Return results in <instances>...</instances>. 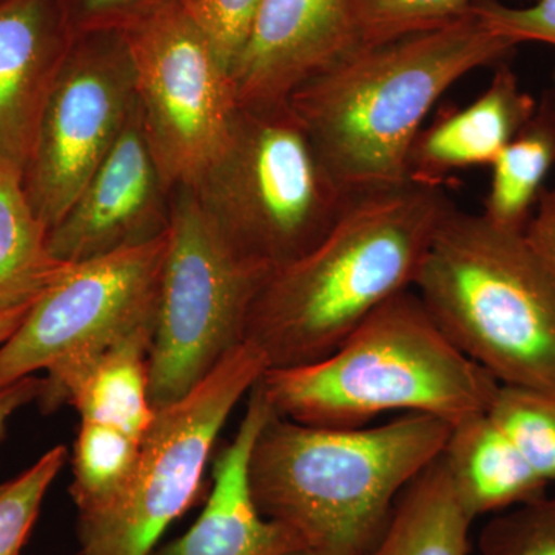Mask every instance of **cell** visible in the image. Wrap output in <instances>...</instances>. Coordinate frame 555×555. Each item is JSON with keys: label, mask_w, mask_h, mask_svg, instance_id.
<instances>
[{"label": "cell", "mask_w": 555, "mask_h": 555, "mask_svg": "<svg viewBox=\"0 0 555 555\" xmlns=\"http://www.w3.org/2000/svg\"><path fill=\"white\" fill-rule=\"evenodd\" d=\"M155 331L142 332L76 366L42 378L43 411L69 404L80 422L118 427L142 440L155 418L150 400V350Z\"/></svg>", "instance_id": "cell-17"}, {"label": "cell", "mask_w": 555, "mask_h": 555, "mask_svg": "<svg viewBox=\"0 0 555 555\" xmlns=\"http://www.w3.org/2000/svg\"><path fill=\"white\" fill-rule=\"evenodd\" d=\"M122 36L160 178L171 193L192 189L224 150L238 116L230 69L178 0H167Z\"/></svg>", "instance_id": "cell-9"}, {"label": "cell", "mask_w": 555, "mask_h": 555, "mask_svg": "<svg viewBox=\"0 0 555 555\" xmlns=\"http://www.w3.org/2000/svg\"><path fill=\"white\" fill-rule=\"evenodd\" d=\"M477 543L481 555H555V492L495 514Z\"/></svg>", "instance_id": "cell-26"}, {"label": "cell", "mask_w": 555, "mask_h": 555, "mask_svg": "<svg viewBox=\"0 0 555 555\" xmlns=\"http://www.w3.org/2000/svg\"><path fill=\"white\" fill-rule=\"evenodd\" d=\"M269 364L244 341L188 396L156 409L127 483L107 503L78 513L80 555H150L195 503L219 433Z\"/></svg>", "instance_id": "cell-7"}, {"label": "cell", "mask_w": 555, "mask_h": 555, "mask_svg": "<svg viewBox=\"0 0 555 555\" xmlns=\"http://www.w3.org/2000/svg\"><path fill=\"white\" fill-rule=\"evenodd\" d=\"M474 521L440 455L404 489L385 531L364 555H469Z\"/></svg>", "instance_id": "cell-19"}, {"label": "cell", "mask_w": 555, "mask_h": 555, "mask_svg": "<svg viewBox=\"0 0 555 555\" xmlns=\"http://www.w3.org/2000/svg\"><path fill=\"white\" fill-rule=\"evenodd\" d=\"M554 166L555 89H547L531 118L492 164L481 215L499 228L524 232Z\"/></svg>", "instance_id": "cell-21"}, {"label": "cell", "mask_w": 555, "mask_h": 555, "mask_svg": "<svg viewBox=\"0 0 555 555\" xmlns=\"http://www.w3.org/2000/svg\"><path fill=\"white\" fill-rule=\"evenodd\" d=\"M258 383L248 393L235 437L215 459L214 488L198 520L150 555H287L306 550L292 529L262 516L251 492V449L273 414Z\"/></svg>", "instance_id": "cell-14"}, {"label": "cell", "mask_w": 555, "mask_h": 555, "mask_svg": "<svg viewBox=\"0 0 555 555\" xmlns=\"http://www.w3.org/2000/svg\"><path fill=\"white\" fill-rule=\"evenodd\" d=\"M166 251L167 232L69 266L0 345V389L38 371L76 366L155 331Z\"/></svg>", "instance_id": "cell-10"}, {"label": "cell", "mask_w": 555, "mask_h": 555, "mask_svg": "<svg viewBox=\"0 0 555 555\" xmlns=\"http://www.w3.org/2000/svg\"><path fill=\"white\" fill-rule=\"evenodd\" d=\"M444 466L469 516H495L550 492L488 412L451 426Z\"/></svg>", "instance_id": "cell-18"}, {"label": "cell", "mask_w": 555, "mask_h": 555, "mask_svg": "<svg viewBox=\"0 0 555 555\" xmlns=\"http://www.w3.org/2000/svg\"><path fill=\"white\" fill-rule=\"evenodd\" d=\"M137 105L122 33L73 38L40 113L24 185L40 221L56 228L107 158Z\"/></svg>", "instance_id": "cell-11"}, {"label": "cell", "mask_w": 555, "mask_h": 555, "mask_svg": "<svg viewBox=\"0 0 555 555\" xmlns=\"http://www.w3.org/2000/svg\"><path fill=\"white\" fill-rule=\"evenodd\" d=\"M40 389H42V378H36L35 375L0 389V440L5 437L11 416L33 400H38Z\"/></svg>", "instance_id": "cell-31"}, {"label": "cell", "mask_w": 555, "mask_h": 555, "mask_svg": "<svg viewBox=\"0 0 555 555\" xmlns=\"http://www.w3.org/2000/svg\"><path fill=\"white\" fill-rule=\"evenodd\" d=\"M142 440L118 427L80 422L73 447L69 494L78 513L107 503L122 488L137 465Z\"/></svg>", "instance_id": "cell-22"}, {"label": "cell", "mask_w": 555, "mask_h": 555, "mask_svg": "<svg viewBox=\"0 0 555 555\" xmlns=\"http://www.w3.org/2000/svg\"><path fill=\"white\" fill-rule=\"evenodd\" d=\"M171 196L134 105L107 158L50 230L51 254L75 264L158 238L169 229Z\"/></svg>", "instance_id": "cell-12"}, {"label": "cell", "mask_w": 555, "mask_h": 555, "mask_svg": "<svg viewBox=\"0 0 555 555\" xmlns=\"http://www.w3.org/2000/svg\"><path fill=\"white\" fill-rule=\"evenodd\" d=\"M488 415L537 476L555 486V390L500 385Z\"/></svg>", "instance_id": "cell-23"}, {"label": "cell", "mask_w": 555, "mask_h": 555, "mask_svg": "<svg viewBox=\"0 0 555 555\" xmlns=\"http://www.w3.org/2000/svg\"><path fill=\"white\" fill-rule=\"evenodd\" d=\"M287 555H315V554L310 553V551H308V550H299V551H295V553H291Z\"/></svg>", "instance_id": "cell-33"}, {"label": "cell", "mask_w": 555, "mask_h": 555, "mask_svg": "<svg viewBox=\"0 0 555 555\" xmlns=\"http://www.w3.org/2000/svg\"><path fill=\"white\" fill-rule=\"evenodd\" d=\"M414 291L448 338L500 385L555 390V278L524 232L452 206Z\"/></svg>", "instance_id": "cell-5"}, {"label": "cell", "mask_w": 555, "mask_h": 555, "mask_svg": "<svg viewBox=\"0 0 555 555\" xmlns=\"http://www.w3.org/2000/svg\"><path fill=\"white\" fill-rule=\"evenodd\" d=\"M528 246L555 278V188L540 193L535 210L524 230Z\"/></svg>", "instance_id": "cell-30"}, {"label": "cell", "mask_w": 555, "mask_h": 555, "mask_svg": "<svg viewBox=\"0 0 555 555\" xmlns=\"http://www.w3.org/2000/svg\"><path fill=\"white\" fill-rule=\"evenodd\" d=\"M451 207L443 190L412 182L352 196L315 246L269 273L244 341L269 369L327 357L379 306L414 288Z\"/></svg>", "instance_id": "cell-2"}, {"label": "cell", "mask_w": 555, "mask_h": 555, "mask_svg": "<svg viewBox=\"0 0 555 555\" xmlns=\"http://www.w3.org/2000/svg\"><path fill=\"white\" fill-rule=\"evenodd\" d=\"M469 10L489 30L514 46L543 42L555 47V0H535L524 9L507 7L499 0H478Z\"/></svg>", "instance_id": "cell-28"}, {"label": "cell", "mask_w": 555, "mask_h": 555, "mask_svg": "<svg viewBox=\"0 0 555 555\" xmlns=\"http://www.w3.org/2000/svg\"><path fill=\"white\" fill-rule=\"evenodd\" d=\"M232 69L261 0H178Z\"/></svg>", "instance_id": "cell-27"}, {"label": "cell", "mask_w": 555, "mask_h": 555, "mask_svg": "<svg viewBox=\"0 0 555 555\" xmlns=\"http://www.w3.org/2000/svg\"><path fill=\"white\" fill-rule=\"evenodd\" d=\"M270 272L232 246L192 190H175L150 350L153 408L188 396L243 345L248 313Z\"/></svg>", "instance_id": "cell-8"}, {"label": "cell", "mask_w": 555, "mask_h": 555, "mask_svg": "<svg viewBox=\"0 0 555 555\" xmlns=\"http://www.w3.org/2000/svg\"><path fill=\"white\" fill-rule=\"evenodd\" d=\"M535 107V98L521 89L513 68L500 65L473 104L420 130L409 152L408 182L440 189L454 171L492 166Z\"/></svg>", "instance_id": "cell-16"}, {"label": "cell", "mask_w": 555, "mask_h": 555, "mask_svg": "<svg viewBox=\"0 0 555 555\" xmlns=\"http://www.w3.org/2000/svg\"><path fill=\"white\" fill-rule=\"evenodd\" d=\"M360 47L352 0H261L230 69L240 107L288 96Z\"/></svg>", "instance_id": "cell-13"}, {"label": "cell", "mask_w": 555, "mask_h": 555, "mask_svg": "<svg viewBox=\"0 0 555 555\" xmlns=\"http://www.w3.org/2000/svg\"><path fill=\"white\" fill-rule=\"evenodd\" d=\"M190 190L236 250L272 270L315 246L352 198L287 102L240 107L224 150Z\"/></svg>", "instance_id": "cell-6"}, {"label": "cell", "mask_w": 555, "mask_h": 555, "mask_svg": "<svg viewBox=\"0 0 555 555\" xmlns=\"http://www.w3.org/2000/svg\"><path fill=\"white\" fill-rule=\"evenodd\" d=\"M33 302L0 309V345H3L21 326L22 321L27 317L28 310L31 309Z\"/></svg>", "instance_id": "cell-32"}, {"label": "cell", "mask_w": 555, "mask_h": 555, "mask_svg": "<svg viewBox=\"0 0 555 555\" xmlns=\"http://www.w3.org/2000/svg\"><path fill=\"white\" fill-rule=\"evenodd\" d=\"M67 459V448L50 449L35 465L0 485V555H21L43 499Z\"/></svg>", "instance_id": "cell-24"}, {"label": "cell", "mask_w": 555, "mask_h": 555, "mask_svg": "<svg viewBox=\"0 0 555 555\" xmlns=\"http://www.w3.org/2000/svg\"><path fill=\"white\" fill-rule=\"evenodd\" d=\"M49 235L25 192L24 173L0 163V309L36 301L72 266L54 258Z\"/></svg>", "instance_id": "cell-20"}, {"label": "cell", "mask_w": 555, "mask_h": 555, "mask_svg": "<svg viewBox=\"0 0 555 555\" xmlns=\"http://www.w3.org/2000/svg\"><path fill=\"white\" fill-rule=\"evenodd\" d=\"M451 425L422 414L363 427L301 425L272 414L251 449L262 516L315 555H364L400 495L443 454Z\"/></svg>", "instance_id": "cell-3"}, {"label": "cell", "mask_w": 555, "mask_h": 555, "mask_svg": "<svg viewBox=\"0 0 555 555\" xmlns=\"http://www.w3.org/2000/svg\"><path fill=\"white\" fill-rule=\"evenodd\" d=\"M517 46L465 16L360 46L288 96L328 173L349 196L408 184L423 120L456 80Z\"/></svg>", "instance_id": "cell-1"}, {"label": "cell", "mask_w": 555, "mask_h": 555, "mask_svg": "<svg viewBox=\"0 0 555 555\" xmlns=\"http://www.w3.org/2000/svg\"><path fill=\"white\" fill-rule=\"evenodd\" d=\"M167 0H57L72 38L122 33Z\"/></svg>", "instance_id": "cell-29"}, {"label": "cell", "mask_w": 555, "mask_h": 555, "mask_svg": "<svg viewBox=\"0 0 555 555\" xmlns=\"http://www.w3.org/2000/svg\"><path fill=\"white\" fill-rule=\"evenodd\" d=\"M258 385L273 414L320 427H363L387 414L452 426L488 412L500 387L448 338L414 288L379 306L327 357L270 367Z\"/></svg>", "instance_id": "cell-4"}, {"label": "cell", "mask_w": 555, "mask_h": 555, "mask_svg": "<svg viewBox=\"0 0 555 555\" xmlns=\"http://www.w3.org/2000/svg\"><path fill=\"white\" fill-rule=\"evenodd\" d=\"M72 40L57 0H0V163L22 173Z\"/></svg>", "instance_id": "cell-15"}, {"label": "cell", "mask_w": 555, "mask_h": 555, "mask_svg": "<svg viewBox=\"0 0 555 555\" xmlns=\"http://www.w3.org/2000/svg\"><path fill=\"white\" fill-rule=\"evenodd\" d=\"M360 46L378 43L465 16L478 0H352ZM535 2V0H534Z\"/></svg>", "instance_id": "cell-25"}]
</instances>
